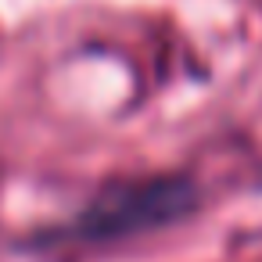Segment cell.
I'll return each instance as SVG.
<instances>
[{
  "mask_svg": "<svg viewBox=\"0 0 262 262\" xmlns=\"http://www.w3.org/2000/svg\"><path fill=\"white\" fill-rule=\"evenodd\" d=\"M194 190L183 180H155V183H137V187H119L104 194L97 205H90L79 219V233L90 241H108L137 230H155L183 212H190Z\"/></svg>",
  "mask_w": 262,
  "mask_h": 262,
  "instance_id": "6da1fadb",
  "label": "cell"
}]
</instances>
